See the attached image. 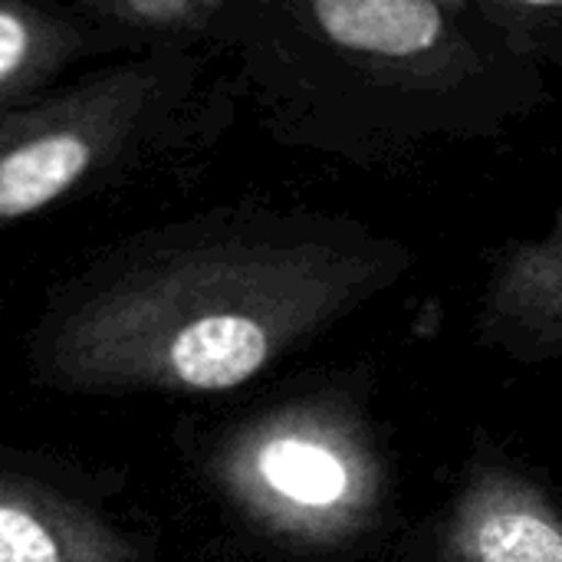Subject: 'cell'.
I'll return each instance as SVG.
<instances>
[{
    "instance_id": "6da1fadb",
    "label": "cell",
    "mask_w": 562,
    "mask_h": 562,
    "mask_svg": "<svg viewBox=\"0 0 562 562\" xmlns=\"http://www.w3.org/2000/svg\"><path fill=\"white\" fill-rule=\"evenodd\" d=\"M408 267L402 244L336 217L194 224L99 273L49 336V372L82 392H231Z\"/></svg>"
},
{
    "instance_id": "7a4b0ae2",
    "label": "cell",
    "mask_w": 562,
    "mask_h": 562,
    "mask_svg": "<svg viewBox=\"0 0 562 562\" xmlns=\"http://www.w3.org/2000/svg\"><path fill=\"white\" fill-rule=\"evenodd\" d=\"M211 46L283 148L398 168L494 142L550 102V72L445 0H221Z\"/></svg>"
},
{
    "instance_id": "3957f363",
    "label": "cell",
    "mask_w": 562,
    "mask_h": 562,
    "mask_svg": "<svg viewBox=\"0 0 562 562\" xmlns=\"http://www.w3.org/2000/svg\"><path fill=\"white\" fill-rule=\"evenodd\" d=\"M240 115L227 63L201 43H148L0 112V227L155 168L194 161Z\"/></svg>"
},
{
    "instance_id": "277c9868",
    "label": "cell",
    "mask_w": 562,
    "mask_h": 562,
    "mask_svg": "<svg viewBox=\"0 0 562 562\" xmlns=\"http://www.w3.org/2000/svg\"><path fill=\"white\" fill-rule=\"evenodd\" d=\"M214 477L250 527L310 550L366 533L385 497L372 435L349 408L329 402L257 415L224 441Z\"/></svg>"
},
{
    "instance_id": "5b68a950",
    "label": "cell",
    "mask_w": 562,
    "mask_h": 562,
    "mask_svg": "<svg viewBox=\"0 0 562 562\" xmlns=\"http://www.w3.org/2000/svg\"><path fill=\"white\" fill-rule=\"evenodd\" d=\"M142 46L148 43L63 0H0V112L92 63Z\"/></svg>"
},
{
    "instance_id": "8992f818",
    "label": "cell",
    "mask_w": 562,
    "mask_h": 562,
    "mask_svg": "<svg viewBox=\"0 0 562 562\" xmlns=\"http://www.w3.org/2000/svg\"><path fill=\"white\" fill-rule=\"evenodd\" d=\"M441 562H562L560 514L540 484L481 468L448 514Z\"/></svg>"
},
{
    "instance_id": "52a82bcc",
    "label": "cell",
    "mask_w": 562,
    "mask_h": 562,
    "mask_svg": "<svg viewBox=\"0 0 562 562\" xmlns=\"http://www.w3.org/2000/svg\"><path fill=\"white\" fill-rule=\"evenodd\" d=\"M0 562H135V550L89 507L0 468Z\"/></svg>"
},
{
    "instance_id": "ba28073f",
    "label": "cell",
    "mask_w": 562,
    "mask_h": 562,
    "mask_svg": "<svg viewBox=\"0 0 562 562\" xmlns=\"http://www.w3.org/2000/svg\"><path fill=\"white\" fill-rule=\"evenodd\" d=\"M484 329L517 352L557 356L562 346V224L504 247L487 296Z\"/></svg>"
},
{
    "instance_id": "9c48e42d",
    "label": "cell",
    "mask_w": 562,
    "mask_h": 562,
    "mask_svg": "<svg viewBox=\"0 0 562 562\" xmlns=\"http://www.w3.org/2000/svg\"><path fill=\"white\" fill-rule=\"evenodd\" d=\"M510 56L553 69L562 53V0H445Z\"/></svg>"
},
{
    "instance_id": "30bf717a",
    "label": "cell",
    "mask_w": 562,
    "mask_h": 562,
    "mask_svg": "<svg viewBox=\"0 0 562 562\" xmlns=\"http://www.w3.org/2000/svg\"><path fill=\"white\" fill-rule=\"evenodd\" d=\"M138 43L211 46L221 0H63Z\"/></svg>"
}]
</instances>
